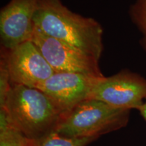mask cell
I'll list each match as a JSON object with an SVG mask.
<instances>
[{"label":"cell","instance_id":"1","mask_svg":"<svg viewBox=\"0 0 146 146\" xmlns=\"http://www.w3.org/2000/svg\"><path fill=\"white\" fill-rule=\"evenodd\" d=\"M35 25L47 35L100 60L104 50L103 29L92 18L71 11L60 0H39Z\"/></svg>","mask_w":146,"mask_h":146},{"label":"cell","instance_id":"2","mask_svg":"<svg viewBox=\"0 0 146 146\" xmlns=\"http://www.w3.org/2000/svg\"><path fill=\"white\" fill-rule=\"evenodd\" d=\"M0 109L4 110L14 127L32 140L54 131L61 116L43 91L19 85H12Z\"/></svg>","mask_w":146,"mask_h":146},{"label":"cell","instance_id":"3","mask_svg":"<svg viewBox=\"0 0 146 146\" xmlns=\"http://www.w3.org/2000/svg\"><path fill=\"white\" fill-rule=\"evenodd\" d=\"M130 110L118 109L98 100L88 99L60 116L54 131L68 137L98 138L125 127Z\"/></svg>","mask_w":146,"mask_h":146},{"label":"cell","instance_id":"4","mask_svg":"<svg viewBox=\"0 0 146 146\" xmlns=\"http://www.w3.org/2000/svg\"><path fill=\"white\" fill-rule=\"evenodd\" d=\"M31 41L38 47L54 72H74L104 77L100 60L87 53L47 35L35 27Z\"/></svg>","mask_w":146,"mask_h":146},{"label":"cell","instance_id":"5","mask_svg":"<svg viewBox=\"0 0 146 146\" xmlns=\"http://www.w3.org/2000/svg\"><path fill=\"white\" fill-rule=\"evenodd\" d=\"M89 99L118 109L138 110L146 100V78L128 70L104 76L94 86Z\"/></svg>","mask_w":146,"mask_h":146},{"label":"cell","instance_id":"6","mask_svg":"<svg viewBox=\"0 0 146 146\" xmlns=\"http://www.w3.org/2000/svg\"><path fill=\"white\" fill-rule=\"evenodd\" d=\"M5 53L12 85L38 88L55 72L38 47L28 41Z\"/></svg>","mask_w":146,"mask_h":146},{"label":"cell","instance_id":"7","mask_svg":"<svg viewBox=\"0 0 146 146\" xmlns=\"http://www.w3.org/2000/svg\"><path fill=\"white\" fill-rule=\"evenodd\" d=\"M102 78L78 73L55 72L36 89L50 98L62 115L89 99L94 86Z\"/></svg>","mask_w":146,"mask_h":146},{"label":"cell","instance_id":"8","mask_svg":"<svg viewBox=\"0 0 146 146\" xmlns=\"http://www.w3.org/2000/svg\"><path fill=\"white\" fill-rule=\"evenodd\" d=\"M39 0H10L0 12L1 47L12 50L31 41Z\"/></svg>","mask_w":146,"mask_h":146},{"label":"cell","instance_id":"9","mask_svg":"<svg viewBox=\"0 0 146 146\" xmlns=\"http://www.w3.org/2000/svg\"><path fill=\"white\" fill-rule=\"evenodd\" d=\"M0 146H31V141L10 123L3 109H0Z\"/></svg>","mask_w":146,"mask_h":146},{"label":"cell","instance_id":"10","mask_svg":"<svg viewBox=\"0 0 146 146\" xmlns=\"http://www.w3.org/2000/svg\"><path fill=\"white\" fill-rule=\"evenodd\" d=\"M98 138L68 137L53 131L38 139L31 141V146H86Z\"/></svg>","mask_w":146,"mask_h":146},{"label":"cell","instance_id":"11","mask_svg":"<svg viewBox=\"0 0 146 146\" xmlns=\"http://www.w3.org/2000/svg\"><path fill=\"white\" fill-rule=\"evenodd\" d=\"M130 16L141 32V43L146 51V0H136L130 8Z\"/></svg>","mask_w":146,"mask_h":146},{"label":"cell","instance_id":"12","mask_svg":"<svg viewBox=\"0 0 146 146\" xmlns=\"http://www.w3.org/2000/svg\"><path fill=\"white\" fill-rule=\"evenodd\" d=\"M0 54V105H1L10 91L12 83L6 55L1 49Z\"/></svg>","mask_w":146,"mask_h":146},{"label":"cell","instance_id":"13","mask_svg":"<svg viewBox=\"0 0 146 146\" xmlns=\"http://www.w3.org/2000/svg\"><path fill=\"white\" fill-rule=\"evenodd\" d=\"M137 110L140 112V114H141V116H143V118L146 120V100L145 102H143V104L141 105V106Z\"/></svg>","mask_w":146,"mask_h":146}]
</instances>
